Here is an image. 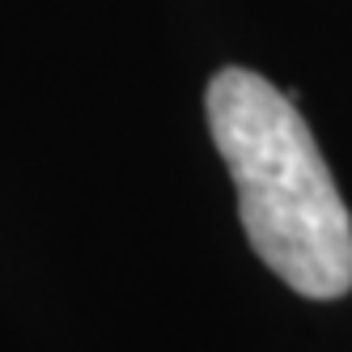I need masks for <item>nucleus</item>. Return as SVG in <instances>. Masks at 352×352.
<instances>
[{
    "label": "nucleus",
    "mask_w": 352,
    "mask_h": 352,
    "mask_svg": "<svg viewBox=\"0 0 352 352\" xmlns=\"http://www.w3.org/2000/svg\"><path fill=\"white\" fill-rule=\"evenodd\" d=\"M204 102L255 255L301 297H344L352 289V212L293 94L250 68H221Z\"/></svg>",
    "instance_id": "1"
}]
</instances>
